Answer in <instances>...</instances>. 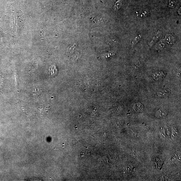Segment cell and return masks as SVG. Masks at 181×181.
<instances>
[{
  "instance_id": "cell-1",
  "label": "cell",
  "mask_w": 181,
  "mask_h": 181,
  "mask_svg": "<svg viewBox=\"0 0 181 181\" xmlns=\"http://www.w3.org/2000/svg\"><path fill=\"white\" fill-rule=\"evenodd\" d=\"M162 34V32L160 31H158L157 34L153 37L152 40L148 43V45L150 47H151L153 46L154 44L157 42L160 38V36Z\"/></svg>"
},
{
  "instance_id": "cell-2",
  "label": "cell",
  "mask_w": 181,
  "mask_h": 181,
  "mask_svg": "<svg viewBox=\"0 0 181 181\" xmlns=\"http://www.w3.org/2000/svg\"><path fill=\"white\" fill-rule=\"evenodd\" d=\"M175 39L174 37L170 34L166 35L165 37L164 41L169 45H172L175 42Z\"/></svg>"
},
{
  "instance_id": "cell-3",
  "label": "cell",
  "mask_w": 181,
  "mask_h": 181,
  "mask_svg": "<svg viewBox=\"0 0 181 181\" xmlns=\"http://www.w3.org/2000/svg\"><path fill=\"white\" fill-rule=\"evenodd\" d=\"M152 77L155 80H160L164 78L165 74L162 72H156L153 75Z\"/></svg>"
},
{
  "instance_id": "cell-4",
  "label": "cell",
  "mask_w": 181,
  "mask_h": 181,
  "mask_svg": "<svg viewBox=\"0 0 181 181\" xmlns=\"http://www.w3.org/2000/svg\"><path fill=\"white\" fill-rule=\"evenodd\" d=\"M143 106L141 104L139 103L135 104L133 108V110L134 112H140L143 111Z\"/></svg>"
},
{
  "instance_id": "cell-5",
  "label": "cell",
  "mask_w": 181,
  "mask_h": 181,
  "mask_svg": "<svg viewBox=\"0 0 181 181\" xmlns=\"http://www.w3.org/2000/svg\"><path fill=\"white\" fill-rule=\"evenodd\" d=\"M58 72V69L56 66L52 65L50 66L49 70V74L50 76H55L57 74Z\"/></svg>"
},
{
  "instance_id": "cell-6",
  "label": "cell",
  "mask_w": 181,
  "mask_h": 181,
  "mask_svg": "<svg viewBox=\"0 0 181 181\" xmlns=\"http://www.w3.org/2000/svg\"><path fill=\"white\" fill-rule=\"evenodd\" d=\"M166 47V44L164 40H161L158 42L156 46V49L161 50L163 49Z\"/></svg>"
},
{
  "instance_id": "cell-7",
  "label": "cell",
  "mask_w": 181,
  "mask_h": 181,
  "mask_svg": "<svg viewBox=\"0 0 181 181\" xmlns=\"http://www.w3.org/2000/svg\"><path fill=\"white\" fill-rule=\"evenodd\" d=\"M122 0H118L115 3V4L114 5L113 9L114 11L119 10L122 6Z\"/></svg>"
},
{
  "instance_id": "cell-8",
  "label": "cell",
  "mask_w": 181,
  "mask_h": 181,
  "mask_svg": "<svg viewBox=\"0 0 181 181\" xmlns=\"http://www.w3.org/2000/svg\"><path fill=\"white\" fill-rule=\"evenodd\" d=\"M157 95L159 97H164L168 96L169 95V91L166 90H161L157 92Z\"/></svg>"
},
{
  "instance_id": "cell-9",
  "label": "cell",
  "mask_w": 181,
  "mask_h": 181,
  "mask_svg": "<svg viewBox=\"0 0 181 181\" xmlns=\"http://www.w3.org/2000/svg\"><path fill=\"white\" fill-rule=\"evenodd\" d=\"M142 36L140 34L139 35H138V36H136V37H135V38H134V39H133V40L132 42V47L133 46H134L135 44H136L138 43V42L140 40V39L141 38H142Z\"/></svg>"
},
{
  "instance_id": "cell-10",
  "label": "cell",
  "mask_w": 181,
  "mask_h": 181,
  "mask_svg": "<svg viewBox=\"0 0 181 181\" xmlns=\"http://www.w3.org/2000/svg\"><path fill=\"white\" fill-rule=\"evenodd\" d=\"M178 0H169L168 6L170 8H173L176 6Z\"/></svg>"
},
{
  "instance_id": "cell-11",
  "label": "cell",
  "mask_w": 181,
  "mask_h": 181,
  "mask_svg": "<svg viewBox=\"0 0 181 181\" xmlns=\"http://www.w3.org/2000/svg\"><path fill=\"white\" fill-rule=\"evenodd\" d=\"M140 63H139L138 61H136L134 63V66L135 68H139V66H140Z\"/></svg>"
}]
</instances>
